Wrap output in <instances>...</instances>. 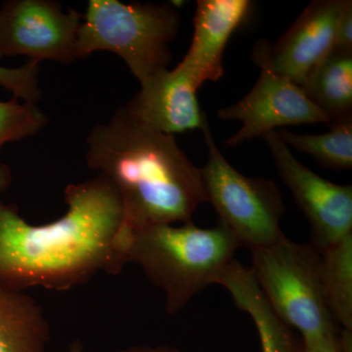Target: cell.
<instances>
[{"instance_id": "obj_8", "label": "cell", "mask_w": 352, "mask_h": 352, "mask_svg": "<svg viewBox=\"0 0 352 352\" xmlns=\"http://www.w3.org/2000/svg\"><path fill=\"white\" fill-rule=\"evenodd\" d=\"M83 14L64 12L51 0H8L0 7V58L24 55L32 61L68 64Z\"/></svg>"}, {"instance_id": "obj_11", "label": "cell", "mask_w": 352, "mask_h": 352, "mask_svg": "<svg viewBox=\"0 0 352 352\" xmlns=\"http://www.w3.org/2000/svg\"><path fill=\"white\" fill-rule=\"evenodd\" d=\"M141 85L124 106L132 119L162 133L203 129L207 116L197 98L198 87L180 67L164 69Z\"/></svg>"}, {"instance_id": "obj_3", "label": "cell", "mask_w": 352, "mask_h": 352, "mask_svg": "<svg viewBox=\"0 0 352 352\" xmlns=\"http://www.w3.org/2000/svg\"><path fill=\"white\" fill-rule=\"evenodd\" d=\"M240 244L224 224L201 228L193 221L131 231L127 264L138 265L164 292L166 310L175 315L204 289L217 284Z\"/></svg>"}, {"instance_id": "obj_7", "label": "cell", "mask_w": 352, "mask_h": 352, "mask_svg": "<svg viewBox=\"0 0 352 352\" xmlns=\"http://www.w3.org/2000/svg\"><path fill=\"white\" fill-rule=\"evenodd\" d=\"M270 46L264 39L254 46L252 58L261 69V76L251 91L237 103L217 111L222 120L242 122L240 131L227 139L228 147L263 138L278 127L331 124L328 116L310 100L302 87L271 68L268 59Z\"/></svg>"}, {"instance_id": "obj_1", "label": "cell", "mask_w": 352, "mask_h": 352, "mask_svg": "<svg viewBox=\"0 0 352 352\" xmlns=\"http://www.w3.org/2000/svg\"><path fill=\"white\" fill-rule=\"evenodd\" d=\"M67 212L32 226L18 208L0 200V285L66 291L99 273L119 274L127 264L131 230L116 190L101 175L72 183Z\"/></svg>"}, {"instance_id": "obj_22", "label": "cell", "mask_w": 352, "mask_h": 352, "mask_svg": "<svg viewBox=\"0 0 352 352\" xmlns=\"http://www.w3.org/2000/svg\"><path fill=\"white\" fill-rule=\"evenodd\" d=\"M117 352H182L175 347L162 344V346H132L120 349Z\"/></svg>"}, {"instance_id": "obj_21", "label": "cell", "mask_w": 352, "mask_h": 352, "mask_svg": "<svg viewBox=\"0 0 352 352\" xmlns=\"http://www.w3.org/2000/svg\"><path fill=\"white\" fill-rule=\"evenodd\" d=\"M338 335L339 333H336L314 339L302 340L300 352H340Z\"/></svg>"}, {"instance_id": "obj_17", "label": "cell", "mask_w": 352, "mask_h": 352, "mask_svg": "<svg viewBox=\"0 0 352 352\" xmlns=\"http://www.w3.org/2000/svg\"><path fill=\"white\" fill-rule=\"evenodd\" d=\"M330 131L322 134H298L280 129L278 135L287 146L314 156L331 170H351L352 119L330 124Z\"/></svg>"}, {"instance_id": "obj_25", "label": "cell", "mask_w": 352, "mask_h": 352, "mask_svg": "<svg viewBox=\"0 0 352 352\" xmlns=\"http://www.w3.org/2000/svg\"><path fill=\"white\" fill-rule=\"evenodd\" d=\"M69 352H85V346L82 340H75L69 344Z\"/></svg>"}, {"instance_id": "obj_16", "label": "cell", "mask_w": 352, "mask_h": 352, "mask_svg": "<svg viewBox=\"0 0 352 352\" xmlns=\"http://www.w3.org/2000/svg\"><path fill=\"white\" fill-rule=\"evenodd\" d=\"M320 252L324 300L333 321L352 331V234Z\"/></svg>"}, {"instance_id": "obj_19", "label": "cell", "mask_w": 352, "mask_h": 352, "mask_svg": "<svg viewBox=\"0 0 352 352\" xmlns=\"http://www.w3.org/2000/svg\"><path fill=\"white\" fill-rule=\"evenodd\" d=\"M39 71L38 62L32 60L15 68L0 66V87L10 91L13 97L20 100L36 104L41 98Z\"/></svg>"}, {"instance_id": "obj_20", "label": "cell", "mask_w": 352, "mask_h": 352, "mask_svg": "<svg viewBox=\"0 0 352 352\" xmlns=\"http://www.w3.org/2000/svg\"><path fill=\"white\" fill-rule=\"evenodd\" d=\"M333 50L352 52V2L346 0L340 16Z\"/></svg>"}, {"instance_id": "obj_10", "label": "cell", "mask_w": 352, "mask_h": 352, "mask_svg": "<svg viewBox=\"0 0 352 352\" xmlns=\"http://www.w3.org/2000/svg\"><path fill=\"white\" fill-rule=\"evenodd\" d=\"M346 0L311 2L274 46L271 68L303 87L315 69L330 54Z\"/></svg>"}, {"instance_id": "obj_12", "label": "cell", "mask_w": 352, "mask_h": 352, "mask_svg": "<svg viewBox=\"0 0 352 352\" xmlns=\"http://www.w3.org/2000/svg\"><path fill=\"white\" fill-rule=\"evenodd\" d=\"M249 0H199L188 52L177 65L198 88L224 75L223 54L229 38L250 12Z\"/></svg>"}, {"instance_id": "obj_4", "label": "cell", "mask_w": 352, "mask_h": 352, "mask_svg": "<svg viewBox=\"0 0 352 352\" xmlns=\"http://www.w3.org/2000/svg\"><path fill=\"white\" fill-rule=\"evenodd\" d=\"M179 25V13L170 4L90 0L78 29L76 59L97 51L115 53L142 85L168 69V45Z\"/></svg>"}, {"instance_id": "obj_15", "label": "cell", "mask_w": 352, "mask_h": 352, "mask_svg": "<svg viewBox=\"0 0 352 352\" xmlns=\"http://www.w3.org/2000/svg\"><path fill=\"white\" fill-rule=\"evenodd\" d=\"M302 89L331 124L352 119V52L331 51Z\"/></svg>"}, {"instance_id": "obj_5", "label": "cell", "mask_w": 352, "mask_h": 352, "mask_svg": "<svg viewBox=\"0 0 352 352\" xmlns=\"http://www.w3.org/2000/svg\"><path fill=\"white\" fill-rule=\"evenodd\" d=\"M252 276L275 314L302 340L337 333L320 278V252L283 236L274 244L250 250Z\"/></svg>"}, {"instance_id": "obj_14", "label": "cell", "mask_w": 352, "mask_h": 352, "mask_svg": "<svg viewBox=\"0 0 352 352\" xmlns=\"http://www.w3.org/2000/svg\"><path fill=\"white\" fill-rule=\"evenodd\" d=\"M50 342L41 305L25 292L0 285V352H45Z\"/></svg>"}, {"instance_id": "obj_18", "label": "cell", "mask_w": 352, "mask_h": 352, "mask_svg": "<svg viewBox=\"0 0 352 352\" xmlns=\"http://www.w3.org/2000/svg\"><path fill=\"white\" fill-rule=\"evenodd\" d=\"M48 122L47 116L36 104L16 97L0 101V152L6 143L36 135Z\"/></svg>"}, {"instance_id": "obj_6", "label": "cell", "mask_w": 352, "mask_h": 352, "mask_svg": "<svg viewBox=\"0 0 352 352\" xmlns=\"http://www.w3.org/2000/svg\"><path fill=\"white\" fill-rule=\"evenodd\" d=\"M208 162L201 168L207 201L212 204L240 247L249 250L274 244L283 237L282 217L286 212L281 192L274 182L249 177L228 163L215 144L208 122L201 129Z\"/></svg>"}, {"instance_id": "obj_24", "label": "cell", "mask_w": 352, "mask_h": 352, "mask_svg": "<svg viewBox=\"0 0 352 352\" xmlns=\"http://www.w3.org/2000/svg\"><path fill=\"white\" fill-rule=\"evenodd\" d=\"M340 352H352V331L342 329L338 335Z\"/></svg>"}, {"instance_id": "obj_13", "label": "cell", "mask_w": 352, "mask_h": 352, "mask_svg": "<svg viewBox=\"0 0 352 352\" xmlns=\"http://www.w3.org/2000/svg\"><path fill=\"white\" fill-rule=\"evenodd\" d=\"M217 284L228 289L235 305L251 316L258 330L261 352H300L293 329L275 314L250 267L234 259Z\"/></svg>"}, {"instance_id": "obj_2", "label": "cell", "mask_w": 352, "mask_h": 352, "mask_svg": "<svg viewBox=\"0 0 352 352\" xmlns=\"http://www.w3.org/2000/svg\"><path fill=\"white\" fill-rule=\"evenodd\" d=\"M85 159L117 192L131 231L189 223L207 201L201 168L175 136L138 124L124 106L91 129Z\"/></svg>"}, {"instance_id": "obj_9", "label": "cell", "mask_w": 352, "mask_h": 352, "mask_svg": "<svg viewBox=\"0 0 352 352\" xmlns=\"http://www.w3.org/2000/svg\"><path fill=\"white\" fill-rule=\"evenodd\" d=\"M278 173L311 227V244L318 251L352 234V186L336 184L296 160L277 131L263 138Z\"/></svg>"}, {"instance_id": "obj_23", "label": "cell", "mask_w": 352, "mask_h": 352, "mask_svg": "<svg viewBox=\"0 0 352 352\" xmlns=\"http://www.w3.org/2000/svg\"><path fill=\"white\" fill-rule=\"evenodd\" d=\"M12 183V173L6 164L0 161V195L10 187Z\"/></svg>"}]
</instances>
